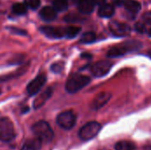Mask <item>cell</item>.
<instances>
[{
    "instance_id": "6da1fadb",
    "label": "cell",
    "mask_w": 151,
    "mask_h": 150,
    "mask_svg": "<svg viewBox=\"0 0 151 150\" xmlns=\"http://www.w3.org/2000/svg\"><path fill=\"white\" fill-rule=\"evenodd\" d=\"M141 48V42L137 41H128L122 42L119 45H116L111 48L107 53V57H118L123 56L128 52L137 50Z\"/></svg>"
},
{
    "instance_id": "7a4b0ae2",
    "label": "cell",
    "mask_w": 151,
    "mask_h": 150,
    "mask_svg": "<svg viewBox=\"0 0 151 150\" xmlns=\"http://www.w3.org/2000/svg\"><path fill=\"white\" fill-rule=\"evenodd\" d=\"M90 82L89 77L82 74H73L71 75L65 84V90L69 94H74L85 88Z\"/></svg>"
},
{
    "instance_id": "3957f363",
    "label": "cell",
    "mask_w": 151,
    "mask_h": 150,
    "mask_svg": "<svg viewBox=\"0 0 151 150\" xmlns=\"http://www.w3.org/2000/svg\"><path fill=\"white\" fill-rule=\"evenodd\" d=\"M32 131L35 135V138L39 139L42 142H50L54 137L52 128L45 121H39L35 123L32 127Z\"/></svg>"
},
{
    "instance_id": "277c9868",
    "label": "cell",
    "mask_w": 151,
    "mask_h": 150,
    "mask_svg": "<svg viewBox=\"0 0 151 150\" xmlns=\"http://www.w3.org/2000/svg\"><path fill=\"white\" fill-rule=\"evenodd\" d=\"M15 138L14 126L12 121L7 118H0V141L9 142Z\"/></svg>"
},
{
    "instance_id": "5b68a950",
    "label": "cell",
    "mask_w": 151,
    "mask_h": 150,
    "mask_svg": "<svg viewBox=\"0 0 151 150\" xmlns=\"http://www.w3.org/2000/svg\"><path fill=\"white\" fill-rule=\"evenodd\" d=\"M101 130V125L96 121L87 123L79 131V137L82 141H89L95 138Z\"/></svg>"
},
{
    "instance_id": "8992f818",
    "label": "cell",
    "mask_w": 151,
    "mask_h": 150,
    "mask_svg": "<svg viewBox=\"0 0 151 150\" xmlns=\"http://www.w3.org/2000/svg\"><path fill=\"white\" fill-rule=\"evenodd\" d=\"M76 123V116L72 111L61 112L57 117V124L65 130L72 129Z\"/></svg>"
},
{
    "instance_id": "52a82bcc",
    "label": "cell",
    "mask_w": 151,
    "mask_h": 150,
    "mask_svg": "<svg viewBox=\"0 0 151 150\" xmlns=\"http://www.w3.org/2000/svg\"><path fill=\"white\" fill-rule=\"evenodd\" d=\"M46 80L47 78L45 74H39L33 80H31L27 86V93L28 94V95L33 96L37 95L45 85Z\"/></svg>"
},
{
    "instance_id": "ba28073f",
    "label": "cell",
    "mask_w": 151,
    "mask_h": 150,
    "mask_svg": "<svg viewBox=\"0 0 151 150\" xmlns=\"http://www.w3.org/2000/svg\"><path fill=\"white\" fill-rule=\"evenodd\" d=\"M111 63H110L109 61L102 60L94 64L91 66L90 71L95 77H103L110 72V70L111 69Z\"/></svg>"
},
{
    "instance_id": "9c48e42d",
    "label": "cell",
    "mask_w": 151,
    "mask_h": 150,
    "mask_svg": "<svg viewBox=\"0 0 151 150\" xmlns=\"http://www.w3.org/2000/svg\"><path fill=\"white\" fill-rule=\"evenodd\" d=\"M109 28L111 31V33L116 36H125L129 34L130 33V27L124 23L112 20L109 24Z\"/></svg>"
},
{
    "instance_id": "30bf717a",
    "label": "cell",
    "mask_w": 151,
    "mask_h": 150,
    "mask_svg": "<svg viewBox=\"0 0 151 150\" xmlns=\"http://www.w3.org/2000/svg\"><path fill=\"white\" fill-rule=\"evenodd\" d=\"M111 95L108 92H101L99 93L92 101L90 107L93 110H99L103 108L111 99Z\"/></svg>"
},
{
    "instance_id": "8fae6325",
    "label": "cell",
    "mask_w": 151,
    "mask_h": 150,
    "mask_svg": "<svg viewBox=\"0 0 151 150\" xmlns=\"http://www.w3.org/2000/svg\"><path fill=\"white\" fill-rule=\"evenodd\" d=\"M41 31L47 37L50 38H62L65 36V28L60 27H41Z\"/></svg>"
},
{
    "instance_id": "7c38bea8",
    "label": "cell",
    "mask_w": 151,
    "mask_h": 150,
    "mask_svg": "<svg viewBox=\"0 0 151 150\" xmlns=\"http://www.w3.org/2000/svg\"><path fill=\"white\" fill-rule=\"evenodd\" d=\"M52 95V89L50 88H48L47 89H45L42 93H41L35 100L34 102V108L35 109H39L41 108L42 105H44V103L48 101V99Z\"/></svg>"
},
{
    "instance_id": "4fadbf2b",
    "label": "cell",
    "mask_w": 151,
    "mask_h": 150,
    "mask_svg": "<svg viewBox=\"0 0 151 150\" xmlns=\"http://www.w3.org/2000/svg\"><path fill=\"white\" fill-rule=\"evenodd\" d=\"M40 17L45 20V21H52L57 18V12L54 10V8L50 7V6H45L43 7L40 12H39Z\"/></svg>"
},
{
    "instance_id": "5bb4252c",
    "label": "cell",
    "mask_w": 151,
    "mask_h": 150,
    "mask_svg": "<svg viewBox=\"0 0 151 150\" xmlns=\"http://www.w3.org/2000/svg\"><path fill=\"white\" fill-rule=\"evenodd\" d=\"M42 142L39 139L34 138V139L27 141L23 144L20 150H39L42 147Z\"/></svg>"
},
{
    "instance_id": "9a60e30c",
    "label": "cell",
    "mask_w": 151,
    "mask_h": 150,
    "mask_svg": "<svg viewBox=\"0 0 151 150\" xmlns=\"http://www.w3.org/2000/svg\"><path fill=\"white\" fill-rule=\"evenodd\" d=\"M114 14V6L110 4H102L98 10V15L103 18H110Z\"/></svg>"
},
{
    "instance_id": "2e32d148",
    "label": "cell",
    "mask_w": 151,
    "mask_h": 150,
    "mask_svg": "<svg viewBox=\"0 0 151 150\" xmlns=\"http://www.w3.org/2000/svg\"><path fill=\"white\" fill-rule=\"evenodd\" d=\"M78 9L81 12L88 14L94 10V4L90 0H81L78 3Z\"/></svg>"
},
{
    "instance_id": "e0dca14e",
    "label": "cell",
    "mask_w": 151,
    "mask_h": 150,
    "mask_svg": "<svg viewBox=\"0 0 151 150\" xmlns=\"http://www.w3.org/2000/svg\"><path fill=\"white\" fill-rule=\"evenodd\" d=\"M123 4L127 11H129L130 12H133V13L138 12L141 10L140 3L135 0H125V1H123Z\"/></svg>"
},
{
    "instance_id": "ac0fdd59",
    "label": "cell",
    "mask_w": 151,
    "mask_h": 150,
    "mask_svg": "<svg viewBox=\"0 0 151 150\" xmlns=\"http://www.w3.org/2000/svg\"><path fill=\"white\" fill-rule=\"evenodd\" d=\"M135 149H136L135 144L134 142L128 141H119L115 146L116 150H135Z\"/></svg>"
},
{
    "instance_id": "d6986e66",
    "label": "cell",
    "mask_w": 151,
    "mask_h": 150,
    "mask_svg": "<svg viewBox=\"0 0 151 150\" xmlns=\"http://www.w3.org/2000/svg\"><path fill=\"white\" fill-rule=\"evenodd\" d=\"M12 10L13 13H15L17 15H23V14H26V12H27V6L24 4L16 3L12 5Z\"/></svg>"
},
{
    "instance_id": "ffe728a7",
    "label": "cell",
    "mask_w": 151,
    "mask_h": 150,
    "mask_svg": "<svg viewBox=\"0 0 151 150\" xmlns=\"http://www.w3.org/2000/svg\"><path fill=\"white\" fill-rule=\"evenodd\" d=\"M96 34L94 32H86L85 34H82L81 38V43H91L96 41Z\"/></svg>"
},
{
    "instance_id": "44dd1931",
    "label": "cell",
    "mask_w": 151,
    "mask_h": 150,
    "mask_svg": "<svg viewBox=\"0 0 151 150\" xmlns=\"http://www.w3.org/2000/svg\"><path fill=\"white\" fill-rule=\"evenodd\" d=\"M53 6L54 10L58 11H65L68 7V4L66 0H54L53 1Z\"/></svg>"
},
{
    "instance_id": "7402d4cb",
    "label": "cell",
    "mask_w": 151,
    "mask_h": 150,
    "mask_svg": "<svg viewBox=\"0 0 151 150\" xmlns=\"http://www.w3.org/2000/svg\"><path fill=\"white\" fill-rule=\"evenodd\" d=\"M81 31V27H69L65 28V36L68 38H74Z\"/></svg>"
},
{
    "instance_id": "603a6c76",
    "label": "cell",
    "mask_w": 151,
    "mask_h": 150,
    "mask_svg": "<svg viewBox=\"0 0 151 150\" xmlns=\"http://www.w3.org/2000/svg\"><path fill=\"white\" fill-rule=\"evenodd\" d=\"M41 4L40 0H25V5L30 9L35 10L39 7Z\"/></svg>"
},
{
    "instance_id": "cb8c5ba5",
    "label": "cell",
    "mask_w": 151,
    "mask_h": 150,
    "mask_svg": "<svg viewBox=\"0 0 151 150\" xmlns=\"http://www.w3.org/2000/svg\"><path fill=\"white\" fill-rule=\"evenodd\" d=\"M81 18L77 15H74V14H69V15H66L65 17V20L67 21V22H77V21H80Z\"/></svg>"
},
{
    "instance_id": "d4e9b609",
    "label": "cell",
    "mask_w": 151,
    "mask_h": 150,
    "mask_svg": "<svg viewBox=\"0 0 151 150\" xmlns=\"http://www.w3.org/2000/svg\"><path fill=\"white\" fill-rule=\"evenodd\" d=\"M134 28L140 34H143V33L146 32V26L144 24H142V23H140V22H138V23L135 24Z\"/></svg>"
},
{
    "instance_id": "484cf974",
    "label": "cell",
    "mask_w": 151,
    "mask_h": 150,
    "mask_svg": "<svg viewBox=\"0 0 151 150\" xmlns=\"http://www.w3.org/2000/svg\"><path fill=\"white\" fill-rule=\"evenodd\" d=\"M142 19H143L146 23L151 24V11L145 12V13L142 15Z\"/></svg>"
},
{
    "instance_id": "4316f807",
    "label": "cell",
    "mask_w": 151,
    "mask_h": 150,
    "mask_svg": "<svg viewBox=\"0 0 151 150\" xmlns=\"http://www.w3.org/2000/svg\"><path fill=\"white\" fill-rule=\"evenodd\" d=\"M61 69H62V67H61V65H58V64H54V65L51 66V70L53 71V72H60Z\"/></svg>"
},
{
    "instance_id": "83f0119b",
    "label": "cell",
    "mask_w": 151,
    "mask_h": 150,
    "mask_svg": "<svg viewBox=\"0 0 151 150\" xmlns=\"http://www.w3.org/2000/svg\"><path fill=\"white\" fill-rule=\"evenodd\" d=\"M93 1V4H103L105 0H92Z\"/></svg>"
},
{
    "instance_id": "f1b7e54d",
    "label": "cell",
    "mask_w": 151,
    "mask_h": 150,
    "mask_svg": "<svg viewBox=\"0 0 151 150\" xmlns=\"http://www.w3.org/2000/svg\"><path fill=\"white\" fill-rule=\"evenodd\" d=\"M11 30H12V31L13 33H14V32H17V31H18V32H19V34H26V32H25V31H22V30H17L16 28H12Z\"/></svg>"
},
{
    "instance_id": "f546056e",
    "label": "cell",
    "mask_w": 151,
    "mask_h": 150,
    "mask_svg": "<svg viewBox=\"0 0 151 150\" xmlns=\"http://www.w3.org/2000/svg\"><path fill=\"white\" fill-rule=\"evenodd\" d=\"M144 150H151V144L150 145H149V146H147V147L144 149Z\"/></svg>"
},
{
    "instance_id": "4dcf8cb0",
    "label": "cell",
    "mask_w": 151,
    "mask_h": 150,
    "mask_svg": "<svg viewBox=\"0 0 151 150\" xmlns=\"http://www.w3.org/2000/svg\"><path fill=\"white\" fill-rule=\"evenodd\" d=\"M149 35H150V36H151V28L150 29V30H149Z\"/></svg>"
},
{
    "instance_id": "1f68e13d",
    "label": "cell",
    "mask_w": 151,
    "mask_h": 150,
    "mask_svg": "<svg viewBox=\"0 0 151 150\" xmlns=\"http://www.w3.org/2000/svg\"><path fill=\"white\" fill-rule=\"evenodd\" d=\"M149 56H150V57H151V50H150V51H149Z\"/></svg>"
},
{
    "instance_id": "d6a6232c",
    "label": "cell",
    "mask_w": 151,
    "mask_h": 150,
    "mask_svg": "<svg viewBox=\"0 0 151 150\" xmlns=\"http://www.w3.org/2000/svg\"><path fill=\"white\" fill-rule=\"evenodd\" d=\"M102 150H107V149H102Z\"/></svg>"
}]
</instances>
